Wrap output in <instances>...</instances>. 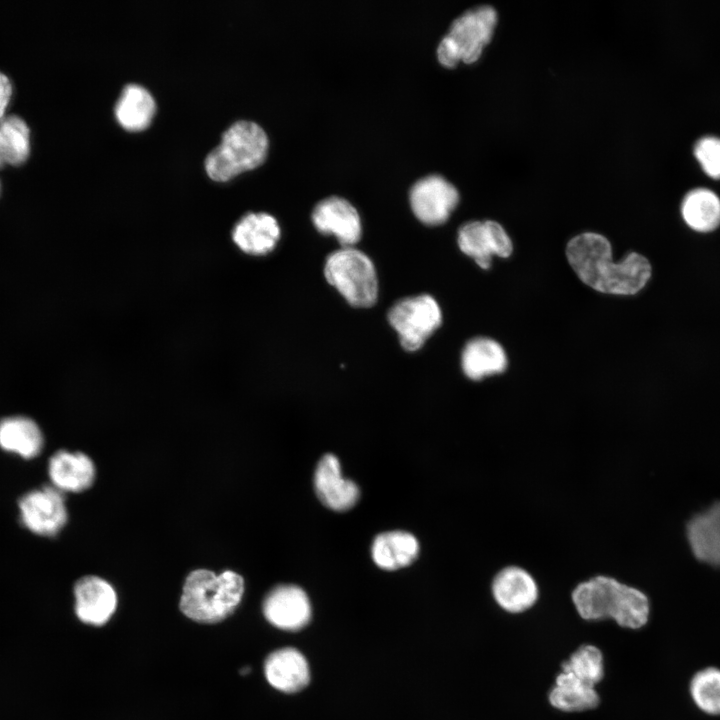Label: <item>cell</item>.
I'll return each mask as SVG.
<instances>
[{
  "label": "cell",
  "instance_id": "1",
  "mask_svg": "<svg viewBox=\"0 0 720 720\" xmlns=\"http://www.w3.org/2000/svg\"><path fill=\"white\" fill-rule=\"evenodd\" d=\"M566 257L578 278L601 293L633 295L651 277L649 261L636 252L613 262L610 242L598 233L584 232L573 237L567 244Z\"/></svg>",
  "mask_w": 720,
  "mask_h": 720
},
{
  "label": "cell",
  "instance_id": "2",
  "mask_svg": "<svg viewBox=\"0 0 720 720\" xmlns=\"http://www.w3.org/2000/svg\"><path fill=\"white\" fill-rule=\"evenodd\" d=\"M570 600L584 622L609 620L621 629L639 630L650 618L648 595L610 575L598 574L579 582Z\"/></svg>",
  "mask_w": 720,
  "mask_h": 720
},
{
  "label": "cell",
  "instance_id": "3",
  "mask_svg": "<svg viewBox=\"0 0 720 720\" xmlns=\"http://www.w3.org/2000/svg\"><path fill=\"white\" fill-rule=\"evenodd\" d=\"M244 580L227 570L220 574L207 569L192 571L186 578L179 607L189 619L212 624L224 620L239 605Z\"/></svg>",
  "mask_w": 720,
  "mask_h": 720
},
{
  "label": "cell",
  "instance_id": "4",
  "mask_svg": "<svg viewBox=\"0 0 720 720\" xmlns=\"http://www.w3.org/2000/svg\"><path fill=\"white\" fill-rule=\"evenodd\" d=\"M268 151V137L257 123L240 120L222 135L220 144L205 159V170L214 181L224 182L258 167Z\"/></svg>",
  "mask_w": 720,
  "mask_h": 720
},
{
  "label": "cell",
  "instance_id": "5",
  "mask_svg": "<svg viewBox=\"0 0 720 720\" xmlns=\"http://www.w3.org/2000/svg\"><path fill=\"white\" fill-rule=\"evenodd\" d=\"M497 21V12L489 5L469 9L455 18L437 47L439 62L447 68L476 62L492 40Z\"/></svg>",
  "mask_w": 720,
  "mask_h": 720
},
{
  "label": "cell",
  "instance_id": "6",
  "mask_svg": "<svg viewBox=\"0 0 720 720\" xmlns=\"http://www.w3.org/2000/svg\"><path fill=\"white\" fill-rule=\"evenodd\" d=\"M324 275L346 301L359 308L375 304L378 280L371 259L353 247H342L331 253L325 262Z\"/></svg>",
  "mask_w": 720,
  "mask_h": 720
},
{
  "label": "cell",
  "instance_id": "7",
  "mask_svg": "<svg viewBox=\"0 0 720 720\" xmlns=\"http://www.w3.org/2000/svg\"><path fill=\"white\" fill-rule=\"evenodd\" d=\"M388 321L398 333L402 347L414 352L441 325L442 313L432 296L421 294L395 303L388 312Z\"/></svg>",
  "mask_w": 720,
  "mask_h": 720
},
{
  "label": "cell",
  "instance_id": "8",
  "mask_svg": "<svg viewBox=\"0 0 720 720\" xmlns=\"http://www.w3.org/2000/svg\"><path fill=\"white\" fill-rule=\"evenodd\" d=\"M17 508L21 525L37 536L54 537L68 521L64 493L50 484L25 492Z\"/></svg>",
  "mask_w": 720,
  "mask_h": 720
},
{
  "label": "cell",
  "instance_id": "9",
  "mask_svg": "<svg viewBox=\"0 0 720 720\" xmlns=\"http://www.w3.org/2000/svg\"><path fill=\"white\" fill-rule=\"evenodd\" d=\"M490 594L501 611L519 616L537 605L540 587L527 569L519 565H507L494 574L490 582Z\"/></svg>",
  "mask_w": 720,
  "mask_h": 720
},
{
  "label": "cell",
  "instance_id": "10",
  "mask_svg": "<svg viewBox=\"0 0 720 720\" xmlns=\"http://www.w3.org/2000/svg\"><path fill=\"white\" fill-rule=\"evenodd\" d=\"M414 215L424 224L445 223L459 203L457 188L446 178L431 174L419 179L410 189Z\"/></svg>",
  "mask_w": 720,
  "mask_h": 720
},
{
  "label": "cell",
  "instance_id": "11",
  "mask_svg": "<svg viewBox=\"0 0 720 720\" xmlns=\"http://www.w3.org/2000/svg\"><path fill=\"white\" fill-rule=\"evenodd\" d=\"M457 243L460 250L473 258L483 269L491 266L492 257L507 258L513 245L505 229L496 221H470L458 230Z\"/></svg>",
  "mask_w": 720,
  "mask_h": 720
},
{
  "label": "cell",
  "instance_id": "12",
  "mask_svg": "<svg viewBox=\"0 0 720 720\" xmlns=\"http://www.w3.org/2000/svg\"><path fill=\"white\" fill-rule=\"evenodd\" d=\"M263 614L273 626L284 631H298L311 619V603L306 592L296 585L273 588L263 602Z\"/></svg>",
  "mask_w": 720,
  "mask_h": 720
},
{
  "label": "cell",
  "instance_id": "13",
  "mask_svg": "<svg viewBox=\"0 0 720 720\" xmlns=\"http://www.w3.org/2000/svg\"><path fill=\"white\" fill-rule=\"evenodd\" d=\"M312 221L319 232L334 235L342 247H352L361 238L359 213L342 197L331 196L321 200L313 209Z\"/></svg>",
  "mask_w": 720,
  "mask_h": 720
},
{
  "label": "cell",
  "instance_id": "14",
  "mask_svg": "<svg viewBox=\"0 0 720 720\" xmlns=\"http://www.w3.org/2000/svg\"><path fill=\"white\" fill-rule=\"evenodd\" d=\"M74 610L77 618L89 625L101 626L109 621L117 607V595L106 580L88 575L73 587Z\"/></svg>",
  "mask_w": 720,
  "mask_h": 720
},
{
  "label": "cell",
  "instance_id": "15",
  "mask_svg": "<svg viewBox=\"0 0 720 720\" xmlns=\"http://www.w3.org/2000/svg\"><path fill=\"white\" fill-rule=\"evenodd\" d=\"M314 487L319 500L334 511L351 509L360 497L357 484L342 476L338 458L330 453L325 454L317 464Z\"/></svg>",
  "mask_w": 720,
  "mask_h": 720
},
{
  "label": "cell",
  "instance_id": "16",
  "mask_svg": "<svg viewBox=\"0 0 720 720\" xmlns=\"http://www.w3.org/2000/svg\"><path fill=\"white\" fill-rule=\"evenodd\" d=\"M50 485L62 493H80L91 487L96 469L91 458L83 452L60 449L47 463Z\"/></svg>",
  "mask_w": 720,
  "mask_h": 720
},
{
  "label": "cell",
  "instance_id": "17",
  "mask_svg": "<svg viewBox=\"0 0 720 720\" xmlns=\"http://www.w3.org/2000/svg\"><path fill=\"white\" fill-rule=\"evenodd\" d=\"M281 236L276 218L265 212H250L242 216L231 233L235 246L251 256L272 252Z\"/></svg>",
  "mask_w": 720,
  "mask_h": 720
},
{
  "label": "cell",
  "instance_id": "18",
  "mask_svg": "<svg viewBox=\"0 0 720 720\" xmlns=\"http://www.w3.org/2000/svg\"><path fill=\"white\" fill-rule=\"evenodd\" d=\"M268 683L284 693H296L310 681V669L304 655L295 648L285 647L270 653L264 663Z\"/></svg>",
  "mask_w": 720,
  "mask_h": 720
},
{
  "label": "cell",
  "instance_id": "19",
  "mask_svg": "<svg viewBox=\"0 0 720 720\" xmlns=\"http://www.w3.org/2000/svg\"><path fill=\"white\" fill-rule=\"evenodd\" d=\"M45 438L38 423L24 415L0 419V449L23 460H33L43 451Z\"/></svg>",
  "mask_w": 720,
  "mask_h": 720
},
{
  "label": "cell",
  "instance_id": "20",
  "mask_svg": "<svg viewBox=\"0 0 720 720\" xmlns=\"http://www.w3.org/2000/svg\"><path fill=\"white\" fill-rule=\"evenodd\" d=\"M550 706L562 713H582L596 709L601 697L596 687L591 686L571 673L559 671L548 691Z\"/></svg>",
  "mask_w": 720,
  "mask_h": 720
},
{
  "label": "cell",
  "instance_id": "21",
  "mask_svg": "<svg viewBox=\"0 0 720 720\" xmlns=\"http://www.w3.org/2000/svg\"><path fill=\"white\" fill-rule=\"evenodd\" d=\"M687 538L699 561L720 567V502L690 519Z\"/></svg>",
  "mask_w": 720,
  "mask_h": 720
},
{
  "label": "cell",
  "instance_id": "22",
  "mask_svg": "<svg viewBox=\"0 0 720 720\" xmlns=\"http://www.w3.org/2000/svg\"><path fill=\"white\" fill-rule=\"evenodd\" d=\"M419 543L414 535L405 531H388L378 534L371 545L374 563L384 570H397L410 565L418 556Z\"/></svg>",
  "mask_w": 720,
  "mask_h": 720
},
{
  "label": "cell",
  "instance_id": "23",
  "mask_svg": "<svg viewBox=\"0 0 720 720\" xmlns=\"http://www.w3.org/2000/svg\"><path fill=\"white\" fill-rule=\"evenodd\" d=\"M461 366L469 379L479 381L486 376L502 373L507 367V356L498 342L479 337L465 345Z\"/></svg>",
  "mask_w": 720,
  "mask_h": 720
},
{
  "label": "cell",
  "instance_id": "24",
  "mask_svg": "<svg viewBox=\"0 0 720 720\" xmlns=\"http://www.w3.org/2000/svg\"><path fill=\"white\" fill-rule=\"evenodd\" d=\"M155 110V101L146 88L128 84L116 103L115 116L124 129L141 131L150 125Z\"/></svg>",
  "mask_w": 720,
  "mask_h": 720
},
{
  "label": "cell",
  "instance_id": "25",
  "mask_svg": "<svg viewBox=\"0 0 720 720\" xmlns=\"http://www.w3.org/2000/svg\"><path fill=\"white\" fill-rule=\"evenodd\" d=\"M31 152L30 128L18 115L0 119V168L23 165Z\"/></svg>",
  "mask_w": 720,
  "mask_h": 720
},
{
  "label": "cell",
  "instance_id": "26",
  "mask_svg": "<svg viewBox=\"0 0 720 720\" xmlns=\"http://www.w3.org/2000/svg\"><path fill=\"white\" fill-rule=\"evenodd\" d=\"M681 212L692 229L712 231L720 224V198L708 188L692 189L683 198Z\"/></svg>",
  "mask_w": 720,
  "mask_h": 720
},
{
  "label": "cell",
  "instance_id": "27",
  "mask_svg": "<svg viewBox=\"0 0 720 720\" xmlns=\"http://www.w3.org/2000/svg\"><path fill=\"white\" fill-rule=\"evenodd\" d=\"M560 671L596 687L605 676L603 652L594 644H582L560 663Z\"/></svg>",
  "mask_w": 720,
  "mask_h": 720
},
{
  "label": "cell",
  "instance_id": "28",
  "mask_svg": "<svg viewBox=\"0 0 720 720\" xmlns=\"http://www.w3.org/2000/svg\"><path fill=\"white\" fill-rule=\"evenodd\" d=\"M689 695L702 713L720 716V668L707 666L696 671L689 681Z\"/></svg>",
  "mask_w": 720,
  "mask_h": 720
},
{
  "label": "cell",
  "instance_id": "29",
  "mask_svg": "<svg viewBox=\"0 0 720 720\" xmlns=\"http://www.w3.org/2000/svg\"><path fill=\"white\" fill-rule=\"evenodd\" d=\"M694 154L707 174L720 177V137H701L695 143Z\"/></svg>",
  "mask_w": 720,
  "mask_h": 720
},
{
  "label": "cell",
  "instance_id": "30",
  "mask_svg": "<svg viewBox=\"0 0 720 720\" xmlns=\"http://www.w3.org/2000/svg\"><path fill=\"white\" fill-rule=\"evenodd\" d=\"M13 95V85L10 78L0 71V119L5 116L6 109Z\"/></svg>",
  "mask_w": 720,
  "mask_h": 720
},
{
  "label": "cell",
  "instance_id": "31",
  "mask_svg": "<svg viewBox=\"0 0 720 720\" xmlns=\"http://www.w3.org/2000/svg\"><path fill=\"white\" fill-rule=\"evenodd\" d=\"M249 672H250V669L248 667H246L240 671L241 674H247Z\"/></svg>",
  "mask_w": 720,
  "mask_h": 720
},
{
  "label": "cell",
  "instance_id": "32",
  "mask_svg": "<svg viewBox=\"0 0 720 720\" xmlns=\"http://www.w3.org/2000/svg\"><path fill=\"white\" fill-rule=\"evenodd\" d=\"M0 192H1V183H0Z\"/></svg>",
  "mask_w": 720,
  "mask_h": 720
}]
</instances>
